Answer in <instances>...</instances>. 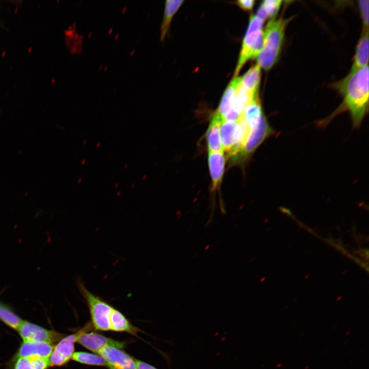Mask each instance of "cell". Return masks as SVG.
<instances>
[{
  "mask_svg": "<svg viewBox=\"0 0 369 369\" xmlns=\"http://www.w3.org/2000/svg\"><path fill=\"white\" fill-rule=\"evenodd\" d=\"M337 326H336L334 327V328L333 329V330H335L337 329Z\"/></svg>",
  "mask_w": 369,
  "mask_h": 369,
  "instance_id": "30",
  "label": "cell"
},
{
  "mask_svg": "<svg viewBox=\"0 0 369 369\" xmlns=\"http://www.w3.org/2000/svg\"><path fill=\"white\" fill-rule=\"evenodd\" d=\"M98 354L104 358L109 369H137L135 359L121 348L107 346Z\"/></svg>",
  "mask_w": 369,
  "mask_h": 369,
  "instance_id": "7",
  "label": "cell"
},
{
  "mask_svg": "<svg viewBox=\"0 0 369 369\" xmlns=\"http://www.w3.org/2000/svg\"><path fill=\"white\" fill-rule=\"evenodd\" d=\"M348 341H349L348 340L344 341L343 342V344H346V343H347L348 342Z\"/></svg>",
  "mask_w": 369,
  "mask_h": 369,
  "instance_id": "29",
  "label": "cell"
},
{
  "mask_svg": "<svg viewBox=\"0 0 369 369\" xmlns=\"http://www.w3.org/2000/svg\"><path fill=\"white\" fill-rule=\"evenodd\" d=\"M183 2L182 0H167L166 1L163 17L160 28V40L161 42L165 40L168 33L172 19Z\"/></svg>",
  "mask_w": 369,
  "mask_h": 369,
  "instance_id": "17",
  "label": "cell"
},
{
  "mask_svg": "<svg viewBox=\"0 0 369 369\" xmlns=\"http://www.w3.org/2000/svg\"><path fill=\"white\" fill-rule=\"evenodd\" d=\"M240 80V77H235L226 88L217 110L216 111L223 119L231 110L232 102L236 88Z\"/></svg>",
  "mask_w": 369,
  "mask_h": 369,
  "instance_id": "18",
  "label": "cell"
},
{
  "mask_svg": "<svg viewBox=\"0 0 369 369\" xmlns=\"http://www.w3.org/2000/svg\"><path fill=\"white\" fill-rule=\"evenodd\" d=\"M50 365L49 358L18 357L14 369H46Z\"/></svg>",
  "mask_w": 369,
  "mask_h": 369,
  "instance_id": "19",
  "label": "cell"
},
{
  "mask_svg": "<svg viewBox=\"0 0 369 369\" xmlns=\"http://www.w3.org/2000/svg\"><path fill=\"white\" fill-rule=\"evenodd\" d=\"M0 319L10 327L17 330L23 320L8 307L0 303Z\"/></svg>",
  "mask_w": 369,
  "mask_h": 369,
  "instance_id": "21",
  "label": "cell"
},
{
  "mask_svg": "<svg viewBox=\"0 0 369 369\" xmlns=\"http://www.w3.org/2000/svg\"><path fill=\"white\" fill-rule=\"evenodd\" d=\"M310 367V365H306L304 366V369H309Z\"/></svg>",
  "mask_w": 369,
  "mask_h": 369,
  "instance_id": "28",
  "label": "cell"
},
{
  "mask_svg": "<svg viewBox=\"0 0 369 369\" xmlns=\"http://www.w3.org/2000/svg\"><path fill=\"white\" fill-rule=\"evenodd\" d=\"M358 5L363 22L364 30H368L369 1L368 0L359 1Z\"/></svg>",
  "mask_w": 369,
  "mask_h": 369,
  "instance_id": "23",
  "label": "cell"
},
{
  "mask_svg": "<svg viewBox=\"0 0 369 369\" xmlns=\"http://www.w3.org/2000/svg\"><path fill=\"white\" fill-rule=\"evenodd\" d=\"M237 121L223 120L220 128V134L223 151L229 154L235 142Z\"/></svg>",
  "mask_w": 369,
  "mask_h": 369,
  "instance_id": "15",
  "label": "cell"
},
{
  "mask_svg": "<svg viewBox=\"0 0 369 369\" xmlns=\"http://www.w3.org/2000/svg\"><path fill=\"white\" fill-rule=\"evenodd\" d=\"M282 364H283L282 363L279 362L276 365V367L277 368H279L282 365Z\"/></svg>",
  "mask_w": 369,
  "mask_h": 369,
  "instance_id": "26",
  "label": "cell"
},
{
  "mask_svg": "<svg viewBox=\"0 0 369 369\" xmlns=\"http://www.w3.org/2000/svg\"><path fill=\"white\" fill-rule=\"evenodd\" d=\"M255 1L253 0H239L236 2V4L244 11H250L252 9Z\"/></svg>",
  "mask_w": 369,
  "mask_h": 369,
  "instance_id": "24",
  "label": "cell"
},
{
  "mask_svg": "<svg viewBox=\"0 0 369 369\" xmlns=\"http://www.w3.org/2000/svg\"><path fill=\"white\" fill-rule=\"evenodd\" d=\"M77 284L79 292L88 305L94 327L99 331L110 330V316L113 307L91 292L80 279H78Z\"/></svg>",
  "mask_w": 369,
  "mask_h": 369,
  "instance_id": "4",
  "label": "cell"
},
{
  "mask_svg": "<svg viewBox=\"0 0 369 369\" xmlns=\"http://www.w3.org/2000/svg\"><path fill=\"white\" fill-rule=\"evenodd\" d=\"M91 326V322L88 323L76 333L62 338L57 345L54 346L49 358L50 365L61 366L72 359L74 353V343L77 342L80 335L89 331Z\"/></svg>",
  "mask_w": 369,
  "mask_h": 369,
  "instance_id": "5",
  "label": "cell"
},
{
  "mask_svg": "<svg viewBox=\"0 0 369 369\" xmlns=\"http://www.w3.org/2000/svg\"><path fill=\"white\" fill-rule=\"evenodd\" d=\"M258 97V94H252L242 86L240 78L232 100L231 110L242 115L244 108L254 99Z\"/></svg>",
  "mask_w": 369,
  "mask_h": 369,
  "instance_id": "14",
  "label": "cell"
},
{
  "mask_svg": "<svg viewBox=\"0 0 369 369\" xmlns=\"http://www.w3.org/2000/svg\"><path fill=\"white\" fill-rule=\"evenodd\" d=\"M77 342L95 354H98L102 348L107 346L122 348L126 345L124 342L117 341L95 332H88L80 335Z\"/></svg>",
  "mask_w": 369,
  "mask_h": 369,
  "instance_id": "8",
  "label": "cell"
},
{
  "mask_svg": "<svg viewBox=\"0 0 369 369\" xmlns=\"http://www.w3.org/2000/svg\"><path fill=\"white\" fill-rule=\"evenodd\" d=\"M351 331L350 330L347 331L345 332V335L346 336H347V335H350V334H351Z\"/></svg>",
  "mask_w": 369,
  "mask_h": 369,
  "instance_id": "27",
  "label": "cell"
},
{
  "mask_svg": "<svg viewBox=\"0 0 369 369\" xmlns=\"http://www.w3.org/2000/svg\"><path fill=\"white\" fill-rule=\"evenodd\" d=\"M137 369H157L154 366L140 360L135 359Z\"/></svg>",
  "mask_w": 369,
  "mask_h": 369,
  "instance_id": "25",
  "label": "cell"
},
{
  "mask_svg": "<svg viewBox=\"0 0 369 369\" xmlns=\"http://www.w3.org/2000/svg\"><path fill=\"white\" fill-rule=\"evenodd\" d=\"M24 341L47 342L52 344L61 337V335L27 321H23L17 329Z\"/></svg>",
  "mask_w": 369,
  "mask_h": 369,
  "instance_id": "6",
  "label": "cell"
},
{
  "mask_svg": "<svg viewBox=\"0 0 369 369\" xmlns=\"http://www.w3.org/2000/svg\"><path fill=\"white\" fill-rule=\"evenodd\" d=\"M343 97V106L339 111L347 110L353 127L358 128L362 124L368 109V66L354 71L337 84Z\"/></svg>",
  "mask_w": 369,
  "mask_h": 369,
  "instance_id": "1",
  "label": "cell"
},
{
  "mask_svg": "<svg viewBox=\"0 0 369 369\" xmlns=\"http://www.w3.org/2000/svg\"><path fill=\"white\" fill-rule=\"evenodd\" d=\"M54 346L47 342L24 341L18 351V357L49 358Z\"/></svg>",
  "mask_w": 369,
  "mask_h": 369,
  "instance_id": "11",
  "label": "cell"
},
{
  "mask_svg": "<svg viewBox=\"0 0 369 369\" xmlns=\"http://www.w3.org/2000/svg\"><path fill=\"white\" fill-rule=\"evenodd\" d=\"M110 330L136 335L139 330L132 325L124 315L113 307L110 316Z\"/></svg>",
  "mask_w": 369,
  "mask_h": 369,
  "instance_id": "13",
  "label": "cell"
},
{
  "mask_svg": "<svg viewBox=\"0 0 369 369\" xmlns=\"http://www.w3.org/2000/svg\"><path fill=\"white\" fill-rule=\"evenodd\" d=\"M368 31L364 30L357 46L351 71L368 66Z\"/></svg>",
  "mask_w": 369,
  "mask_h": 369,
  "instance_id": "12",
  "label": "cell"
},
{
  "mask_svg": "<svg viewBox=\"0 0 369 369\" xmlns=\"http://www.w3.org/2000/svg\"><path fill=\"white\" fill-rule=\"evenodd\" d=\"M282 1L280 0H265L262 2L260 7L263 9L268 17L274 19L278 12Z\"/></svg>",
  "mask_w": 369,
  "mask_h": 369,
  "instance_id": "22",
  "label": "cell"
},
{
  "mask_svg": "<svg viewBox=\"0 0 369 369\" xmlns=\"http://www.w3.org/2000/svg\"><path fill=\"white\" fill-rule=\"evenodd\" d=\"M223 119L216 112L212 115L206 134L208 152H223L220 128Z\"/></svg>",
  "mask_w": 369,
  "mask_h": 369,
  "instance_id": "10",
  "label": "cell"
},
{
  "mask_svg": "<svg viewBox=\"0 0 369 369\" xmlns=\"http://www.w3.org/2000/svg\"><path fill=\"white\" fill-rule=\"evenodd\" d=\"M263 22L256 15H252L247 31L243 40L238 63L235 71L237 75L245 63L251 58L257 57L263 43Z\"/></svg>",
  "mask_w": 369,
  "mask_h": 369,
  "instance_id": "3",
  "label": "cell"
},
{
  "mask_svg": "<svg viewBox=\"0 0 369 369\" xmlns=\"http://www.w3.org/2000/svg\"><path fill=\"white\" fill-rule=\"evenodd\" d=\"M208 166L213 191L219 188L223 176L225 158L223 152H208Z\"/></svg>",
  "mask_w": 369,
  "mask_h": 369,
  "instance_id": "9",
  "label": "cell"
},
{
  "mask_svg": "<svg viewBox=\"0 0 369 369\" xmlns=\"http://www.w3.org/2000/svg\"><path fill=\"white\" fill-rule=\"evenodd\" d=\"M291 18L272 19L263 32L262 48L257 56V64L269 70L278 61L281 50L285 30Z\"/></svg>",
  "mask_w": 369,
  "mask_h": 369,
  "instance_id": "2",
  "label": "cell"
},
{
  "mask_svg": "<svg viewBox=\"0 0 369 369\" xmlns=\"http://www.w3.org/2000/svg\"><path fill=\"white\" fill-rule=\"evenodd\" d=\"M261 77V68L258 64L251 67L241 77V84L253 95L258 94V88Z\"/></svg>",
  "mask_w": 369,
  "mask_h": 369,
  "instance_id": "16",
  "label": "cell"
},
{
  "mask_svg": "<svg viewBox=\"0 0 369 369\" xmlns=\"http://www.w3.org/2000/svg\"><path fill=\"white\" fill-rule=\"evenodd\" d=\"M72 359L84 364L107 366L106 362L104 358L98 354L85 352H76L73 353Z\"/></svg>",
  "mask_w": 369,
  "mask_h": 369,
  "instance_id": "20",
  "label": "cell"
}]
</instances>
